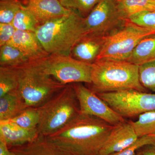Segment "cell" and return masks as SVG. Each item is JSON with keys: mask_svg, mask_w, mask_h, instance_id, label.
<instances>
[{"mask_svg": "<svg viewBox=\"0 0 155 155\" xmlns=\"http://www.w3.org/2000/svg\"><path fill=\"white\" fill-rule=\"evenodd\" d=\"M114 125L95 116L79 114L48 141L73 155H100Z\"/></svg>", "mask_w": 155, "mask_h": 155, "instance_id": "cell-1", "label": "cell"}, {"mask_svg": "<svg viewBox=\"0 0 155 155\" xmlns=\"http://www.w3.org/2000/svg\"><path fill=\"white\" fill-rule=\"evenodd\" d=\"M84 18L72 10L68 15L40 25L35 34L49 54L70 56L73 46L86 34Z\"/></svg>", "mask_w": 155, "mask_h": 155, "instance_id": "cell-2", "label": "cell"}, {"mask_svg": "<svg viewBox=\"0 0 155 155\" xmlns=\"http://www.w3.org/2000/svg\"><path fill=\"white\" fill-rule=\"evenodd\" d=\"M91 90L95 93L132 89L145 92L139 66L126 61L100 60L92 64Z\"/></svg>", "mask_w": 155, "mask_h": 155, "instance_id": "cell-3", "label": "cell"}, {"mask_svg": "<svg viewBox=\"0 0 155 155\" xmlns=\"http://www.w3.org/2000/svg\"><path fill=\"white\" fill-rule=\"evenodd\" d=\"M16 67L19 78L17 89L28 107H41L67 85L45 72L38 60Z\"/></svg>", "mask_w": 155, "mask_h": 155, "instance_id": "cell-4", "label": "cell"}, {"mask_svg": "<svg viewBox=\"0 0 155 155\" xmlns=\"http://www.w3.org/2000/svg\"><path fill=\"white\" fill-rule=\"evenodd\" d=\"M39 135L48 136L67 125L80 114V107L72 84H68L39 107Z\"/></svg>", "mask_w": 155, "mask_h": 155, "instance_id": "cell-5", "label": "cell"}, {"mask_svg": "<svg viewBox=\"0 0 155 155\" xmlns=\"http://www.w3.org/2000/svg\"><path fill=\"white\" fill-rule=\"evenodd\" d=\"M155 31L136 25L129 20L113 33L105 37L102 49L97 61H126L136 46L146 37Z\"/></svg>", "mask_w": 155, "mask_h": 155, "instance_id": "cell-6", "label": "cell"}, {"mask_svg": "<svg viewBox=\"0 0 155 155\" xmlns=\"http://www.w3.org/2000/svg\"><path fill=\"white\" fill-rule=\"evenodd\" d=\"M38 62L45 72L63 84L91 83V64L70 56L54 54H49Z\"/></svg>", "mask_w": 155, "mask_h": 155, "instance_id": "cell-7", "label": "cell"}, {"mask_svg": "<svg viewBox=\"0 0 155 155\" xmlns=\"http://www.w3.org/2000/svg\"><path fill=\"white\" fill-rule=\"evenodd\" d=\"M97 94L124 118L136 117L155 111V94L128 89Z\"/></svg>", "mask_w": 155, "mask_h": 155, "instance_id": "cell-8", "label": "cell"}, {"mask_svg": "<svg viewBox=\"0 0 155 155\" xmlns=\"http://www.w3.org/2000/svg\"><path fill=\"white\" fill-rule=\"evenodd\" d=\"M125 19L120 11L118 0H101L86 17V34L106 37L125 24Z\"/></svg>", "mask_w": 155, "mask_h": 155, "instance_id": "cell-9", "label": "cell"}, {"mask_svg": "<svg viewBox=\"0 0 155 155\" xmlns=\"http://www.w3.org/2000/svg\"><path fill=\"white\" fill-rule=\"evenodd\" d=\"M72 85L79 103L81 114L95 116L114 126L125 121L83 84L75 83Z\"/></svg>", "mask_w": 155, "mask_h": 155, "instance_id": "cell-10", "label": "cell"}, {"mask_svg": "<svg viewBox=\"0 0 155 155\" xmlns=\"http://www.w3.org/2000/svg\"><path fill=\"white\" fill-rule=\"evenodd\" d=\"M138 138L131 121H124L114 126L100 155H111L119 153L132 144Z\"/></svg>", "mask_w": 155, "mask_h": 155, "instance_id": "cell-11", "label": "cell"}, {"mask_svg": "<svg viewBox=\"0 0 155 155\" xmlns=\"http://www.w3.org/2000/svg\"><path fill=\"white\" fill-rule=\"evenodd\" d=\"M25 7L40 25L68 15L72 10L66 8L60 0H25Z\"/></svg>", "mask_w": 155, "mask_h": 155, "instance_id": "cell-12", "label": "cell"}, {"mask_svg": "<svg viewBox=\"0 0 155 155\" xmlns=\"http://www.w3.org/2000/svg\"><path fill=\"white\" fill-rule=\"evenodd\" d=\"M105 37L85 34L73 46L70 56L84 63L93 64L102 49Z\"/></svg>", "mask_w": 155, "mask_h": 155, "instance_id": "cell-13", "label": "cell"}, {"mask_svg": "<svg viewBox=\"0 0 155 155\" xmlns=\"http://www.w3.org/2000/svg\"><path fill=\"white\" fill-rule=\"evenodd\" d=\"M8 44L19 49L29 61L41 60L49 55L45 51L35 32L16 30Z\"/></svg>", "mask_w": 155, "mask_h": 155, "instance_id": "cell-14", "label": "cell"}, {"mask_svg": "<svg viewBox=\"0 0 155 155\" xmlns=\"http://www.w3.org/2000/svg\"><path fill=\"white\" fill-rule=\"evenodd\" d=\"M38 136L37 128L25 129L8 120L0 121V138L4 140L9 148L31 142Z\"/></svg>", "mask_w": 155, "mask_h": 155, "instance_id": "cell-15", "label": "cell"}, {"mask_svg": "<svg viewBox=\"0 0 155 155\" xmlns=\"http://www.w3.org/2000/svg\"><path fill=\"white\" fill-rule=\"evenodd\" d=\"M9 149L11 155H73L40 135L31 142Z\"/></svg>", "mask_w": 155, "mask_h": 155, "instance_id": "cell-16", "label": "cell"}, {"mask_svg": "<svg viewBox=\"0 0 155 155\" xmlns=\"http://www.w3.org/2000/svg\"><path fill=\"white\" fill-rule=\"evenodd\" d=\"M28 107L17 89L0 97V121L13 119Z\"/></svg>", "mask_w": 155, "mask_h": 155, "instance_id": "cell-17", "label": "cell"}, {"mask_svg": "<svg viewBox=\"0 0 155 155\" xmlns=\"http://www.w3.org/2000/svg\"><path fill=\"white\" fill-rule=\"evenodd\" d=\"M154 61L155 34H153L140 41L126 61L140 66Z\"/></svg>", "mask_w": 155, "mask_h": 155, "instance_id": "cell-18", "label": "cell"}, {"mask_svg": "<svg viewBox=\"0 0 155 155\" xmlns=\"http://www.w3.org/2000/svg\"><path fill=\"white\" fill-rule=\"evenodd\" d=\"M28 61L19 49L12 45L7 44L0 47V67H18Z\"/></svg>", "mask_w": 155, "mask_h": 155, "instance_id": "cell-19", "label": "cell"}, {"mask_svg": "<svg viewBox=\"0 0 155 155\" xmlns=\"http://www.w3.org/2000/svg\"><path fill=\"white\" fill-rule=\"evenodd\" d=\"M12 24L17 30L35 32L40 25L33 14L24 5L17 12Z\"/></svg>", "mask_w": 155, "mask_h": 155, "instance_id": "cell-20", "label": "cell"}, {"mask_svg": "<svg viewBox=\"0 0 155 155\" xmlns=\"http://www.w3.org/2000/svg\"><path fill=\"white\" fill-rule=\"evenodd\" d=\"M120 11L126 19L132 14L142 11H155L153 0H118Z\"/></svg>", "mask_w": 155, "mask_h": 155, "instance_id": "cell-21", "label": "cell"}, {"mask_svg": "<svg viewBox=\"0 0 155 155\" xmlns=\"http://www.w3.org/2000/svg\"><path fill=\"white\" fill-rule=\"evenodd\" d=\"M18 84L16 67H0V97L17 89Z\"/></svg>", "mask_w": 155, "mask_h": 155, "instance_id": "cell-22", "label": "cell"}, {"mask_svg": "<svg viewBox=\"0 0 155 155\" xmlns=\"http://www.w3.org/2000/svg\"><path fill=\"white\" fill-rule=\"evenodd\" d=\"M39 118L38 107H28L19 115L8 121L22 128L32 129L37 128Z\"/></svg>", "mask_w": 155, "mask_h": 155, "instance_id": "cell-23", "label": "cell"}, {"mask_svg": "<svg viewBox=\"0 0 155 155\" xmlns=\"http://www.w3.org/2000/svg\"><path fill=\"white\" fill-rule=\"evenodd\" d=\"M132 125L138 137L155 135V111L146 112L138 116Z\"/></svg>", "mask_w": 155, "mask_h": 155, "instance_id": "cell-24", "label": "cell"}, {"mask_svg": "<svg viewBox=\"0 0 155 155\" xmlns=\"http://www.w3.org/2000/svg\"><path fill=\"white\" fill-rule=\"evenodd\" d=\"M23 5L22 1H0V23H12L17 12Z\"/></svg>", "mask_w": 155, "mask_h": 155, "instance_id": "cell-25", "label": "cell"}, {"mask_svg": "<svg viewBox=\"0 0 155 155\" xmlns=\"http://www.w3.org/2000/svg\"><path fill=\"white\" fill-rule=\"evenodd\" d=\"M101 0H60L66 8L75 10L85 17Z\"/></svg>", "mask_w": 155, "mask_h": 155, "instance_id": "cell-26", "label": "cell"}, {"mask_svg": "<svg viewBox=\"0 0 155 155\" xmlns=\"http://www.w3.org/2000/svg\"><path fill=\"white\" fill-rule=\"evenodd\" d=\"M139 79L145 88L155 93V61L139 66Z\"/></svg>", "mask_w": 155, "mask_h": 155, "instance_id": "cell-27", "label": "cell"}, {"mask_svg": "<svg viewBox=\"0 0 155 155\" xmlns=\"http://www.w3.org/2000/svg\"><path fill=\"white\" fill-rule=\"evenodd\" d=\"M127 19L136 25L155 31V11L138 12L132 14Z\"/></svg>", "mask_w": 155, "mask_h": 155, "instance_id": "cell-28", "label": "cell"}, {"mask_svg": "<svg viewBox=\"0 0 155 155\" xmlns=\"http://www.w3.org/2000/svg\"><path fill=\"white\" fill-rule=\"evenodd\" d=\"M155 143V135H147L139 137L132 144L123 150L111 155H135L137 152L147 145Z\"/></svg>", "mask_w": 155, "mask_h": 155, "instance_id": "cell-29", "label": "cell"}, {"mask_svg": "<svg viewBox=\"0 0 155 155\" xmlns=\"http://www.w3.org/2000/svg\"><path fill=\"white\" fill-rule=\"evenodd\" d=\"M16 31L12 23H0V47L8 43Z\"/></svg>", "mask_w": 155, "mask_h": 155, "instance_id": "cell-30", "label": "cell"}, {"mask_svg": "<svg viewBox=\"0 0 155 155\" xmlns=\"http://www.w3.org/2000/svg\"><path fill=\"white\" fill-rule=\"evenodd\" d=\"M140 150L143 155H155V143L145 146Z\"/></svg>", "mask_w": 155, "mask_h": 155, "instance_id": "cell-31", "label": "cell"}, {"mask_svg": "<svg viewBox=\"0 0 155 155\" xmlns=\"http://www.w3.org/2000/svg\"><path fill=\"white\" fill-rule=\"evenodd\" d=\"M0 155H11L8 146L2 138H0Z\"/></svg>", "mask_w": 155, "mask_h": 155, "instance_id": "cell-32", "label": "cell"}, {"mask_svg": "<svg viewBox=\"0 0 155 155\" xmlns=\"http://www.w3.org/2000/svg\"><path fill=\"white\" fill-rule=\"evenodd\" d=\"M135 155H143L142 153L141 152V151H140V150H139L138 151H137V153Z\"/></svg>", "mask_w": 155, "mask_h": 155, "instance_id": "cell-33", "label": "cell"}, {"mask_svg": "<svg viewBox=\"0 0 155 155\" xmlns=\"http://www.w3.org/2000/svg\"><path fill=\"white\" fill-rule=\"evenodd\" d=\"M22 1V0H0V1Z\"/></svg>", "mask_w": 155, "mask_h": 155, "instance_id": "cell-34", "label": "cell"}, {"mask_svg": "<svg viewBox=\"0 0 155 155\" xmlns=\"http://www.w3.org/2000/svg\"><path fill=\"white\" fill-rule=\"evenodd\" d=\"M153 1H154V2H155V0H153Z\"/></svg>", "mask_w": 155, "mask_h": 155, "instance_id": "cell-35", "label": "cell"}]
</instances>
